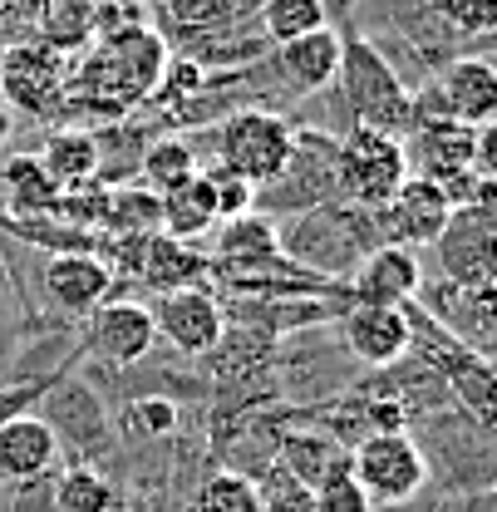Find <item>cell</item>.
I'll return each mask as SVG.
<instances>
[{"label": "cell", "mask_w": 497, "mask_h": 512, "mask_svg": "<svg viewBox=\"0 0 497 512\" xmlns=\"http://www.w3.org/2000/svg\"><path fill=\"white\" fill-rule=\"evenodd\" d=\"M158 232L173 237V242H202L207 232H217V207H212V192L202 183V173L183 183L178 192L158 197Z\"/></svg>", "instance_id": "obj_18"}, {"label": "cell", "mask_w": 497, "mask_h": 512, "mask_svg": "<svg viewBox=\"0 0 497 512\" xmlns=\"http://www.w3.org/2000/svg\"><path fill=\"white\" fill-rule=\"evenodd\" d=\"M434 104L443 119H458L468 128H488L497 119V69L478 55L453 60L434 84Z\"/></svg>", "instance_id": "obj_15"}, {"label": "cell", "mask_w": 497, "mask_h": 512, "mask_svg": "<svg viewBox=\"0 0 497 512\" xmlns=\"http://www.w3.org/2000/svg\"><path fill=\"white\" fill-rule=\"evenodd\" d=\"M163 69H168V45L158 30H148L143 20L109 25L84 50V64L69 74L64 99L79 109H94V114H124L138 99L158 94Z\"/></svg>", "instance_id": "obj_1"}, {"label": "cell", "mask_w": 497, "mask_h": 512, "mask_svg": "<svg viewBox=\"0 0 497 512\" xmlns=\"http://www.w3.org/2000/svg\"><path fill=\"white\" fill-rule=\"evenodd\" d=\"M419 286H424L419 252L394 247V242L370 247L360 256V266H355V281H350L355 301H365V306H409L419 296Z\"/></svg>", "instance_id": "obj_14"}, {"label": "cell", "mask_w": 497, "mask_h": 512, "mask_svg": "<svg viewBox=\"0 0 497 512\" xmlns=\"http://www.w3.org/2000/svg\"><path fill=\"white\" fill-rule=\"evenodd\" d=\"M350 473L360 478V488L370 493L374 508H399V503L424 493L429 458H424V448L409 439V429H389V434H365L355 444Z\"/></svg>", "instance_id": "obj_5"}, {"label": "cell", "mask_w": 497, "mask_h": 512, "mask_svg": "<svg viewBox=\"0 0 497 512\" xmlns=\"http://www.w3.org/2000/svg\"><path fill=\"white\" fill-rule=\"evenodd\" d=\"M296 128L291 119L271 114V109H242L217 128V163L232 168L237 178H247L251 188H271L286 178V168L296 163Z\"/></svg>", "instance_id": "obj_3"}, {"label": "cell", "mask_w": 497, "mask_h": 512, "mask_svg": "<svg viewBox=\"0 0 497 512\" xmlns=\"http://www.w3.org/2000/svg\"><path fill=\"white\" fill-rule=\"evenodd\" d=\"M168 15L183 20L187 30H212L217 20L232 15V0H168Z\"/></svg>", "instance_id": "obj_32"}, {"label": "cell", "mask_w": 497, "mask_h": 512, "mask_svg": "<svg viewBox=\"0 0 497 512\" xmlns=\"http://www.w3.org/2000/svg\"><path fill=\"white\" fill-rule=\"evenodd\" d=\"M0 286H5V261H0Z\"/></svg>", "instance_id": "obj_38"}, {"label": "cell", "mask_w": 497, "mask_h": 512, "mask_svg": "<svg viewBox=\"0 0 497 512\" xmlns=\"http://www.w3.org/2000/svg\"><path fill=\"white\" fill-rule=\"evenodd\" d=\"M493 202H473V207H453L443 237H438V261H443V276L458 286V291H483L493 286L497 261H493Z\"/></svg>", "instance_id": "obj_7"}, {"label": "cell", "mask_w": 497, "mask_h": 512, "mask_svg": "<svg viewBox=\"0 0 497 512\" xmlns=\"http://www.w3.org/2000/svg\"><path fill=\"white\" fill-rule=\"evenodd\" d=\"M202 183L212 192V207H217V222H232V217H242L251 212V202H256V188H251L247 178H237L232 168H212V173H202Z\"/></svg>", "instance_id": "obj_31"}, {"label": "cell", "mask_w": 497, "mask_h": 512, "mask_svg": "<svg viewBox=\"0 0 497 512\" xmlns=\"http://www.w3.org/2000/svg\"><path fill=\"white\" fill-rule=\"evenodd\" d=\"M104 217L119 237H153L158 232V197L148 188H128L104 197Z\"/></svg>", "instance_id": "obj_27"}, {"label": "cell", "mask_w": 497, "mask_h": 512, "mask_svg": "<svg viewBox=\"0 0 497 512\" xmlns=\"http://www.w3.org/2000/svg\"><path fill=\"white\" fill-rule=\"evenodd\" d=\"M197 173L202 168H197L192 143H183V138H158L143 153V163H138V188H148L153 197H168V192H178L183 183H192Z\"/></svg>", "instance_id": "obj_22"}, {"label": "cell", "mask_w": 497, "mask_h": 512, "mask_svg": "<svg viewBox=\"0 0 497 512\" xmlns=\"http://www.w3.org/2000/svg\"><path fill=\"white\" fill-rule=\"evenodd\" d=\"M40 30H45V45L60 55L89 50L99 40V0H50L40 15Z\"/></svg>", "instance_id": "obj_21"}, {"label": "cell", "mask_w": 497, "mask_h": 512, "mask_svg": "<svg viewBox=\"0 0 497 512\" xmlns=\"http://www.w3.org/2000/svg\"><path fill=\"white\" fill-rule=\"evenodd\" d=\"M448 217H453L448 192L438 188V183H429V178H414V173L374 212V222H384V237L394 247H409V252L434 247L438 237H443V227H448Z\"/></svg>", "instance_id": "obj_9"}, {"label": "cell", "mask_w": 497, "mask_h": 512, "mask_svg": "<svg viewBox=\"0 0 497 512\" xmlns=\"http://www.w3.org/2000/svg\"><path fill=\"white\" fill-rule=\"evenodd\" d=\"M5 188L15 192V202L20 207H50L60 188L50 183V173L40 168V158L35 153H20V158H10L5 163Z\"/></svg>", "instance_id": "obj_29"}, {"label": "cell", "mask_w": 497, "mask_h": 512, "mask_svg": "<svg viewBox=\"0 0 497 512\" xmlns=\"http://www.w3.org/2000/svg\"><path fill=\"white\" fill-rule=\"evenodd\" d=\"M340 89H345V104L355 114L360 128L374 133H389V138H404L414 124V99L404 94V79L394 74V64L374 50L370 40L360 35H340Z\"/></svg>", "instance_id": "obj_2"}, {"label": "cell", "mask_w": 497, "mask_h": 512, "mask_svg": "<svg viewBox=\"0 0 497 512\" xmlns=\"http://www.w3.org/2000/svg\"><path fill=\"white\" fill-rule=\"evenodd\" d=\"M138 419H143V429L158 434V439L178 429V409H173L168 399H143V404H138Z\"/></svg>", "instance_id": "obj_35"}, {"label": "cell", "mask_w": 497, "mask_h": 512, "mask_svg": "<svg viewBox=\"0 0 497 512\" xmlns=\"http://www.w3.org/2000/svg\"><path fill=\"white\" fill-rule=\"evenodd\" d=\"M192 512H261V483L251 473H237V468H217L197 488Z\"/></svg>", "instance_id": "obj_24"}, {"label": "cell", "mask_w": 497, "mask_h": 512, "mask_svg": "<svg viewBox=\"0 0 497 512\" xmlns=\"http://www.w3.org/2000/svg\"><path fill=\"white\" fill-rule=\"evenodd\" d=\"M45 5H50V0H0V20H10V25H15V20H35V25H40Z\"/></svg>", "instance_id": "obj_36"}, {"label": "cell", "mask_w": 497, "mask_h": 512, "mask_svg": "<svg viewBox=\"0 0 497 512\" xmlns=\"http://www.w3.org/2000/svg\"><path fill=\"white\" fill-rule=\"evenodd\" d=\"M60 468V434L40 414H15L0 424V483L30 488Z\"/></svg>", "instance_id": "obj_10"}, {"label": "cell", "mask_w": 497, "mask_h": 512, "mask_svg": "<svg viewBox=\"0 0 497 512\" xmlns=\"http://www.w3.org/2000/svg\"><path fill=\"white\" fill-rule=\"evenodd\" d=\"M10 128H15V114H10V109H5V104H0V148H5V143H10Z\"/></svg>", "instance_id": "obj_37"}, {"label": "cell", "mask_w": 497, "mask_h": 512, "mask_svg": "<svg viewBox=\"0 0 497 512\" xmlns=\"http://www.w3.org/2000/svg\"><path fill=\"white\" fill-rule=\"evenodd\" d=\"M84 320H89V350H94L99 360L119 365V370L138 365V360L153 350V340H158L153 311L138 306V301H104V306H94Z\"/></svg>", "instance_id": "obj_13"}, {"label": "cell", "mask_w": 497, "mask_h": 512, "mask_svg": "<svg viewBox=\"0 0 497 512\" xmlns=\"http://www.w3.org/2000/svg\"><path fill=\"white\" fill-rule=\"evenodd\" d=\"M434 10L438 20L463 40H478V35L497 30V0H434Z\"/></svg>", "instance_id": "obj_30"}, {"label": "cell", "mask_w": 497, "mask_h": 512, "mask_svg": "<svg viewBox=\"0 0 497 512\" xmlns=\"http://www.w3.org/2000/svg\"><path fill=\"white\" fill-rule=\"evenodd\" d=\"M50 384L45 380H35V384H15V389H0V424L5 419H15V414H30V404L45 394Z\"/></svg>", "instance_id": "obj_34"}, {"label": "cell", "mask_w": 497, "mask_h": 512, "mask_svg": "<svg viewBox=\"0 0 497 512\" xmlns=\"http://www.w3.org/2000/svg\"><path fill=\"white\" fill-rule=\"evenodd\" d=\"M153 330L178 350V355H212L222 345V330H227V316H222V301L202 286H178V291H163L153 306Z\"/></svg>", "instance_id": "obj_8"}, {"label": "cell", "mask_w": 497, "mask_h": 512, "mask_svg": "<svg viewBox=\"0 0 497 512\" xmlns=\"http://www.w3.org/2000/svg\"><path fill=\"white\" fill-rule=\"evenodd\" d=\"M340 453H335V444L325 439V434H291L286 444H281V473L291 478V483H301V488H315V478L335 463Z\"/></svg>", "instance_id": "obj_28"}, {"label": "cell", "mask_w": 497, "mask_h": 512, "mask_svg": "<svg viewBox=\"0 0 497 512\" xmlns=\"http://www.w3.org/2000/svg\"><path fill=\"white\" fill-rule=\"evenodd\" d=\"M340 335H345L355 360L394 365L414 345V320H409V306H365V301H355L340 320Z\"/></svg>", "instance_id": "obj_11"}, {"label": "cell", "mask_w": 497, "mask_h": 512, "mask_svg": "<svg viewBox=\"0 0 497 512\" xmlns=\"http://www.w3.org/2000/svg\"><path fill=\"white\" fill-rule=\"evenodd\" d=\"M35 158H40V168L50 173V183L60 192L94 183L99 168H104V153H99L94 133H84V128H60V133H50V143H45Z\"/></svg>", "instance_id": "obj_17"}, {"label": "cell", "mask_w": 497, "mask_h": 512, "mask_svg": "<svg viewBox=\"0 0 497 512\" xmlns=\"http://www.w3.org/2000/svg\"><path fill=\"white\" fill-rule=\"evenodd\" d=\"M114 281H119L114 266L99 261V256H89V252L50 256V261H45V276H40L50 306L64 311V316H89L94 306H104L109 291H114Z\"/></svg>", "instance_id": "obj_12"}, {"label": "cell", "mask_w": 497, "mask_h": 512, "mask_svg": "<svg viewBox=\"0 0 497 512\" xmlns=\"http://www.w3.org/2000/svg\"><path fill=\"white\" fill-rule=\"evenodd\" d=\"M261 512H315V498H311V488H301V483L281 478L276 488H266V493H261Z\"/></svg>", "instance_id": "obj_33"}, {"label": "cell", "mask_w": 497, "mask_h": 512, "mask_svg": "<svg viewBox=\"0 0 497 512\" xmlns=\"http://www.w3.org/2000/svg\"><path fill=\"white\" fill-rule=\"evenodd\" d=\"M315 512H374L370 493L360 488V478L350 473V458H335L311 488Z\"/></svg>", "instance_id": "obj_26"}, {"label": "cell", "mask_w": 497, "mask_h": 512, "mask_svg": "<svg viewBox=\"0 0 497 512\" xmlns=\"http://www.w3.org/2000/svg\"><path fill=\"white\" fill-rule=\"evenodd\" d=\"M276 69L286 79L291 94H320L335 84L340 74V35L330 25H320L311 35H296L286 45H276Z\"/></svg>", "instance_id": "obj_16"}, {"label": "cell", "mask_w": 497, "mask_h": 512, "mask_svg": "<svg viewBox=\"0 0 497 512\" xmlns=\"http://www.w3.org/2000/svg\"><path fill=\"white\" fill-rule=\"evenodd\" d=\"M64 89H69V60L45 40H25L0 55V94L10 114L20 109V114L45 119L64 104Z\"/></svg>", "instance_id": "obj_6"}, {"label": "cell", "mask_w": 497, "mask_h": 512, "mask_svg": "<svg viewBox=\"0 0 497 512\" xmlns=\"http://www.w3.org/2000/svg\"><path fill=\"white\" fill-rule=\"evenodd\" d=\"M335 168V188L345 192V202L365 207V212H379L399 183L409 178V158H404V143L389 138V133H374V128H350L330 158Z\"/></svg>", "instance_id": "obj_4"}, {"label": "cell", "mask_w": 497, "mask_h": 512, "mask_svg": "<svg viewBox=\"0 0 497 512\" xmlns=\"http://www.w3.org/2000/svg\"><path fill=\"white\" fill-rule=\"evenodd\" d=\"M197 271H202V256L192 252L187 242H173V237H163V232H153L148 242H143V256H138V276H143V286L148 291H178V286H192L197 281Z\"/></svg>", "instance_id": "obj_20"}, {"label": "cell", "mask_w": 497, "mask_h": 512, "mask_svg": "<svg viewBox=\"0 0 497 512\" xmlns=\"http://www.w3.org/2000/svg\"><path fill=\"white\" fill-rule=\"evenodd\" d=\"M320 25H325V0H266L261 5V30H266L271 45L311 35Z\"/></svg>", "instance_id": "obj_25"}, {"label": "cell", "mask_w": 497, "mask_h": 512, "mask_svg": "<svg viewBox=\"0 0 497 512\" xmlns=\"http://www.w3.org/2000/svg\"><path fill=\"white\" fill-rule=\"evenodd\" d=\"M55 508L60 512H114L119 503H114V483L99 468L74 463V468L55 473Z\"/></svg>", "instance_id": "obj_23"}, {"label": "cell", "mask_w": 497, "mask_h": 512, "mask_svg": "<svg viewBox=\"0 0 497 512\" xmlns=\"http://www.w3.org/2000/svg\"><path fill=\"white\" fill-rule=\"evenodd\" d=\"M217 261L237 266V271H261V261H276L281 256V237L266 217H232V222H217Z\"/></svg>", "instance_id": "obj_19"}]
</instances>
